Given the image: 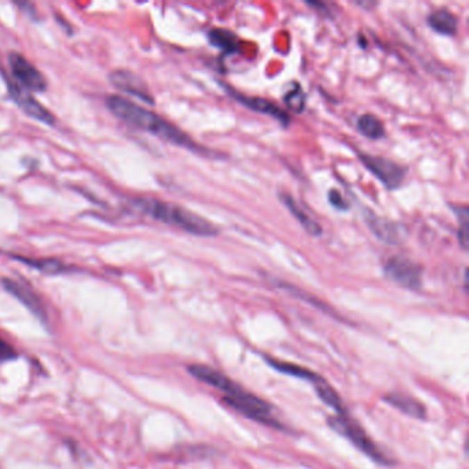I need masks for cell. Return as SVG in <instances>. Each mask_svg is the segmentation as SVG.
Returning a JSON list of instances; mask_svg holds the SVG:
<instances>
[{"mask_svg": "<svg viewBox=\"0 0 469 469\" xmlns=\"http://www.w3.org/2000/svg\"><path fill=\"white\" fill-rule=\"evenodd\" d=\"M280 200L281 202L285 204V207L289 209V212L294 215V218L299 221V223L303 226V229L312 237H319L322 235V226L314 221L294 200L292 196L287 193H280Z\"/></svg>", "mask_w": 469, "mask_h": 469, "instance_id": "cell-14", "label": "cell"}, {"mask_svg": "<svg viewBox=\"0 0 469 469\" xmlns=\"http://www.w3.org/2000/svg\"><path fill=\"white\" fill-rule=\"evenodd\" d=\"M14 358H15V351L13 350V347L0 337V362L11 360Z\"/></svg>", "mask_w": 469, "mask_h": 469, "instance_id": "cell-24", "label": "cell"}, {"mask_svg": "<svg viewBox=\"0 0 469 469\" xmlns=\"http://www.w3.org/2000/svg\"><path fill=\"white\" fill-rule=\"evenodd\" d=\"M358 129L360 131L362 135L370 139H381L385 135V128L384 124L380 118L373 116V115H362L358 118Z\"/></svg>", "mask_w": 469, "mask_h": 469, "instance_id": "cell-19", "label": "cell"}, {"mask_svg": "<svg viewBox=\"0 0 469 469\" xmlns=\"http://www.w3.org/2000/svg\"><path fill=\"white\" fill-rule=\"evenodd\" d=\"M109 80L118 90H121V91H124V93H127V94H129V95H132V97H135L141 101H145L150 105L154 104L153 97L149 93L143 80L139 76L134 74L132 72L121 70V69L115 70L109 74Z\"/></svg>", "mask_w": 469, "mask_h": 469, "instance_id": "cell-10", "label": "cell"}, {"mask_svg": "<svg viewBox=\"0 0 469 469\" xmlns=\"http://www.w3.org/2000/svg\"><path fill=\"white\" fill-rule=\"evenodd\" d=\"M8 65L13 76L19 83V87L35 93H43L47 90V81L45 76L28 59L17 53H11L8 56Z\"/></svg>", "mask_w": 469, "mask_h": 469, "instance_id": "cell-7", "label": "cell"}, {"mask_svg": "<svg viewBox=\"0 0 469 469\" xmlns=\"http://www.w3.org/2000/svg\"><path fill=\"white\" fill-rule=\"evenodd\" d=\"M134 207L146 216H150L154 221L168 226L177 228L189 234L197 237H215L219 234V229L214 223L171 202L157 198H139L134 201Z\"/></svg>", "mask_w": 469, "mask_h": 469, "instance_id": "cell-2", "label": "cell"}, {"mask_svg": "<svg viewBox=\"0 0 469 469\" xmlns=\"http://www.w3.org/2000/svg\"><path fill=\"white\" fill-rule=\"evenodd\" d=\"M328 421L331 428L346 436L355 447H358L369 459L383 466H391V460L377 447V445L367 436L360 425H358L349 415L329 417Z\"/></svg>", "mask_w": 469, "mask_h": 469, "instance_id": "cell-4", "label": "cell"}, {"mask_svg": "<svg viewBox=\"0 0 469 469\" xmlns=\"http://www.w3.org/2000/svg\"><path fill=\"white\" fill-rule=\"evenodd\" d=\"M18 260H21L22 263L35 267L38 270H40L42 273H47V274H57L61 271H65L66 267L58 262V260H29L26 257H17Z\"/></svg>", "mask_w": 469, "mask_h": 469, "instance_id": "cell-21", "label": "cell"}, {"mask_svg": "<svg viewBox=\"0 0 469 469\" xmlns=\"http://www.w3.org/2000/svg\"><path fill=\"white\" fill-rule=\"evenodd\" d=\"M363 219H365V223L367 225V228L370 229V232L376 235L380 241H383L384 244L399 245L408 237L406 228L402 223H397V222L383 219V218L377 216L374 212H372L370 209L365 211Z\"/></svg>", "mask_w": 469, "mask_h": 469, "instance_id": "cell-8", "label": "cell"}, {"mask_svg": "<svg viewBox=\"0 0 469 469\" xmlns=\"http://www.w3.org/2000/svg\"><path fill=\"white\" fill-rule=\"evenodd\" d=\"M329 201L337 209H342V211L347 209V202L343 198V196L340 194V191H337V190H329Z\"/></svg>", "mask_w": 469, "mask_h": 469, "instance_id": "cell-23", "label": "cell"}, {"mask_svg": "<svg viewBox=\"0 0 469 469\" xmlns=\"http://www.w3.org/2000/svg\"><path fill=\"white\" fill-rule=\"evenodd\" d=\"M8 91L15 104L31 118H36L46 124H53L54 116L39 104L25 88L19 87L17 83H8Z\"/></svg>", "mask_w": 469, "mask_h": 469, "instance_id": "cell-11", "label": "cell"}, {"mask_svg": "<svg viewBox=\"0 0 469 469\" xmlns=\"http://www.w3.org/2000/svg\"><path fill=\"white\" fill-rule=\"evenodd\" d=\"M208 38L215 47L222 49L228 54H232L238 50V40L230 31L214 29L209 32Z\"/></svg>", "mask_w": 469, "mask_h": 469, "instance_id": "cell-20", "label": "cell"}, {"mask_svg": "<svg viewBox=\"0 0 469 469\" xmlns=\"http://www.w3.org/2000/svg\"><path fill=\"white\" fill-rule=\"evenodd\" d=\"M358 157L363 163V166L376 176L387 189H398L402 186L408 168L402 167L401 164L381 156L365 154L359 153Z\"/></svg>", "mask_w": 469, "mask_h": 469, "instance_id": "cell-5", "label": "cell"}, {"mask_svg": "<svg viewBox=\"0 0 469 469\" xmlns=\"http://www.w3.org/2000/svg\"><path fill=\"white\" fill-rule=\"evenodd\" d=\"M221 84L223 86V88L226 90V93H229L237 102H239L245 108L252 109V111L259 112V113H263V115H267V116H271V118H277L285 127L289 125L291 116L283 108H280L276 102H271V101L264 100V98L246 97V95H244L241 93H237L230 86H228L225 83H221Z\"/></svg>", "mask_w": 469, "mask_h": 469, "instance_id": "cell-9", "label": "cell"}, {"mask_svg": "<svg viewBox=\"0 0 469 469\" xmlns=\"http://www.w3.org/2000/svg\"><path fill=\"white\" fill-rule=\"evenodd\" d=\"M384 401L394 406L397 411H402L406 415H411L413 418L424 420L427 417V411L422 404H420L417 399L399 394V392H391L384 397Z\"/></svg>", "mask_w": 469, "mask_h": 469, "instance_id": "cell-15", "label": "cell"}, {"mask_svg": "<svg viewBox=\"0 0 469 469\" xmlns=\"http://www.w3.org/2000/svg\"><path fill=\"white\" fill-rule=\"evenodd\" d=\"M106 106L108 109L116 116V118L125 121L129 125H134L139 129H143L152 135H156L160 139L168 141L180 148H184L187 150L201 153L205 156H215L214 152L201 148L197 142H194L184 131L179 129L176 125L168 122L167 120L160 118L159 115L143 109L142 106L124 100L118 95H111L106 98Z\"/></svg>", "mask_w": 469, "mask_h": 469, "instance_id": "cell-1", "label": "cell"}, {"mask_svg": "<svg viewBox=\"0 0 469 469\" xmlns=\"http://www.w3.org/2000/svg\"><path fill=\"white\" fill-rule=\"evenodd\" d=\"M385 276L402 288L420 291L422 288L424 269L408 257L395 256L388 259L384 266Z\"/></svg>", "mask_w": 469, "mask_h": 469, "instance_id": "cell-6", "label": "cell"}, {"mask_svg": "<svg viewBox=\"0 0 469 469\" xmlns=\"http://www.w3.org/2000/svg\"><path fill=\"white\" fill-rule=\"evenodd\" d=\"M267 362L271 367H274L276 370L281 372V373H285V374H289V376H294V377H297V379H303V380H307L310 381L311 384H314L321 376H318L317 373L303 367V366H299V365H294V363H289V362H283V360H277V359H273V358H267Z\"/></svg>", "mask_w": 469, "mask_h": 469, "instance_id": "cell-18", "label": "cell"}, {"mask_svg": "<svg viewBox=\"0 0 469 469\" xmlns=\"http://www.w3.org/2000/svg\"><path fill=\"white\" fill-rule=\"evenodd\" d=\"M427 22H428L429 28L439 35L454 36L456 32H457V25H459L457 22L459 21H457L456 15L446 8L432 11L428 15Z\"/></svg>", "mask_w": 469, "mask_h": 469, "instance_id": "cell-16", "label": "cell"}, {"mask_svg": "<svg viewBox=\"0 0 469 469\" xmlns=\"http://www.w3.org/2000/svg\"><path fill=\"white\" fill-rule=\"evenodd\" d=\"M285 105L289 108L294 113H301L305 108V95L299 84H294V88H292L287 95L284 97Z\"/></svg>", "mask_w": 469, "mask_h": 469, "instance_id": "cell-22", "label": "cell"}, {"mask_svg": "<svg viewBox=\"0 0 469 469\" xmlns=\"http://www.w3.org/2000/svg\"><path fill=\"white\" fill-rule=\"evenodd\" d=\"M1 285L8 294H11L15 299H18L36 317H39L43 321L46 319L47 315H46V310H45V305H43L42 300L29 287L21 284V283H17L14 280H10V278H3Z\"/></svg>", "mask_w": 469, "mask_h": 469, "instance_id": "cell-12", "label": "cell"}, {"mask_svg": "<svg viewBox=\"0 0 469 469\" xmlns=\"http://www.w3.org/2000/svg\"><path fill=\"white\" fill-rule=\"evenodd\" d=\"M315 392L317 395L321 398V401L328 405L331 409L336 411V415H347V411L343 405L342 398L339 397V394L328 384V381L322 377H319L314 384Z\"/></svg>", "mask_w": 469, "mask_h": 469, "instance_id": "cell-17", "label": "cell"}, {"mask_svg": "<svg viewBox=\"0 0 469 469\" xmlns=\"http://www.w3.org/2000/svg\"><path fill=\"white\" fill-rule=\"evenodd\" d=\"M223 402H226L230 408L239 411L241 414L246 415L251 420H255L257 422H262L264 425H269L277 429H284V427L273 417L271 406L269 404H266L263 399L257 398L256 395L246 392L238 384L229 394H226V397L223 398Z\"/></svg>", "mask_w": 469, "mask_h": 469, "instance_id": "cell-3", "label": "cell"}, {"mask_svg": "<svg viewBox=\"0 0 469 469\" xmlns=\"http://www.w3.org/2000/svg\"><path fill=\"white\" fill-rule=\"evenodd\" d=\"M189 373L196 377L197 380L218 388L219 391L228 394L233 387L235 385L234 381L232 379H229L226 374H223L222 372L207 366V365H190L187 367Z\"/></svg>", "mask_w": 469, "mask_h": 469, "instance_id": "cell-13", "label": "cell"}]
</instances>
